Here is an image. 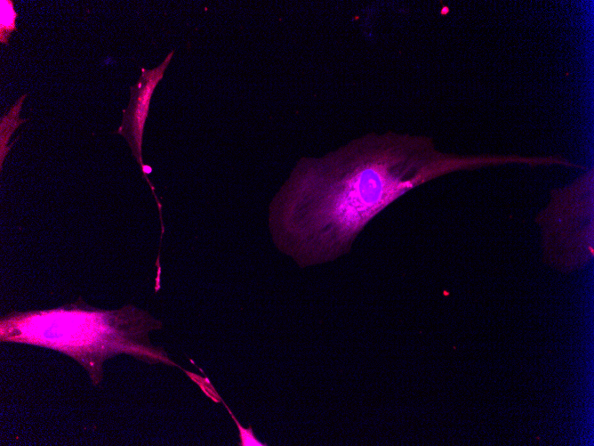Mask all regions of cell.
I'll use <instances>...</instances> for the list:
<instances>
[{"label":"cell","mask_w":594,"mask_h":446,"mask_svg":"<svg viewBox=\"0 0 594 446\" xmlns=\"http://www.w3.org/2000/svg\"><path fill=\"white\" fill-rule=\"evenodd\" d=\"M515 161L514 155L444 153L427 136L366 134L324 157L301 158L269 205V230L301 267L327 262L407 191L452 172Z\"/></svg>","instance_id":"1"},{"label":"cell","mask_w":594,"mask_h":446,"mask_svg":"<svg viewBox=\"0 0 594 446\" xmlns=\"http://www.w3.org/2000/svg\"><path fill=\"white\" fill-rule=\"evenodd\" d=\"M552 201L565 219L545 208L537 221L542 230L543 251L547 262L562 271H573L586 264L593 255L592 222L593 170L561 189L551 191Z\"/></svg>","instance_id":"2"},{"label":"cell","mask_w":594,"mask_h":446,"mask_svg":"<svg viewBox=\"0 0 594 446\" xmlns=\"http://www.w3.org/2000/svg\"><path fill=\"white\" fill-rule=\"evenodd\" d=\"M174 51L170 52L165 60L157 67L152 69H140V76L133 85L130 86V101L127 108L123 109V119L119 127L114 133L119 134L127 141L132 155L140 165L144 178L148 182L152 193L157 200L159 217L162 221V205L160 204L153 184L148 174L152 169L146 166L142 160V139L144 126L148 115L150 100L157 84L164 77Z\"/></svg>","instance_id":"3"},{"label":"cell","mask_w":594,"mask_h":446,"mask_svg":"<svg viewBox=\"0 0 594 446\" xmlns=\"http://www.w3.org/2000/svg\"><path fill=\"white\" fill-rule=\"evenodd\" d=\"M24 93L20 97L16 103L11 107L9 112L3 116L0 120V145H1V170L3 168V162L12 147H8V142L12 135L15 129L22 123L28 121L26 118H20V112L23 104L24 99L27 97Z\"/></svg>","instance_id":"4"},{"label":"cell","mask_w":594,"mask_h":446,"mask_svg":"<svg viewBox=\"0 0 594 446\" xmlns=\"http://www.w3.org/2000/svg\"><path fill=\"white\" fill-rule=\"evenodd\" d=\"M18 13L12 0L0 1V42L9 45V38L12 32L17 31L16 19Z\"/></svg>","instance_id":"5"}]
</instances>
